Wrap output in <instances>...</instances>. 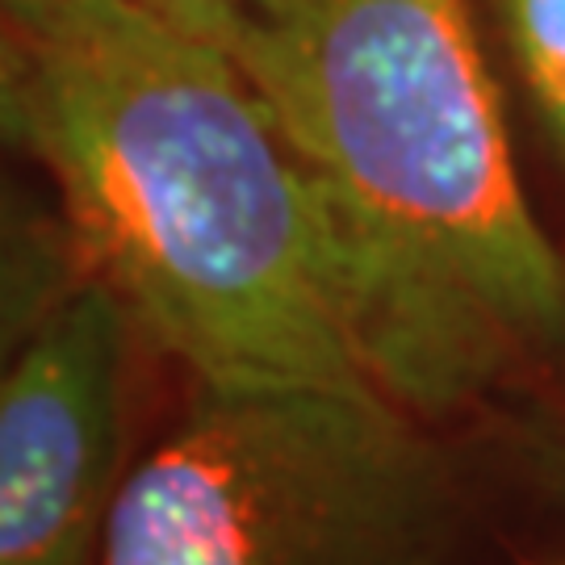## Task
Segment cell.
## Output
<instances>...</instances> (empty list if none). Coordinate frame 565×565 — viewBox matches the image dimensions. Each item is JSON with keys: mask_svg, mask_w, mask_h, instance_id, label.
I'll use <instances>...</instances> for the list:
<instances>
[{"mask_svg": "<svg viewBox=\"0 0 565 565\" xmlns=\"http://www.w3.org/2000/svg\"><path fill=\"white\" fill-rule=\"evenodd\" d=\"M302 160L364 382L452 415L565 343V260L527 202L465 0H264L231 51Z\"/></svg>", "mask_w": 565, "mask_h": 565, "instance_id": "1", "label": "cell"}, {"mask_svg": "<svg viewBox=\"0 0 565 565\" xmlns=\"http://www.w3.org/2000/svg\"><path fill=\"white\" fill-rule=\"evenodd\" d=\"M30 76V160L88 273L214 385L373 390L323 214L243 63L130 0H0Z\"/></svg>", "mask_w": 565, "mask_h": 565, "instance_id": "2", "label": "cell"}, {"mask_svg": "<svg viewBox=\"0 0 565 565\" xmlns=\"http://www.w3.org/2000/svg\"><path fill=\"white\" fill-rule=\"evenodd\" d=\"M445 457L377 390L214 385L135 448L97 565H448Z\"/></svg>", "mask_w": 565, "mask_h": 565, "instance_id": "3", "label": "cell"}, {"mask_svg": "<svg viewBox=\"0 0 565 565\" xmlns=\"http://www.w3.org/2000/svg\"><path fill=\"white\" fill-rule=\"evenodd\" d=\"M118 294L88 281L0 382V565H97L135 457V343Z\"/></svg>", "mask_w": 565, "mask_h": 565, "instance_id": "4", "label": "cell"}, {"mask_svg": "<svg viewBox=\"0 0 565 565\" xmlns=\"http://www.w3.org/2000/svg\"><path fill=\"white\" fill-rule=\"evenodd\" d=\"M0 151V382L84 281L88 260L46 172Z\"/></svg>", "mask_w": 565, "mask_h": 565, "instance_id": "5", "label": "cell"}, {"mask_svg": "<svg viewBox=\"0 0 565 565\" xmlns=\"http://www.w3.org/2000/svg\"><path fill=\"white\" fill-rule=\"evenodd\" d=\"M515 81L565 163V0H490Z\"/></svg>", "mask_w": 565, "mask_h": 565, "instance_id": "6", "label": "cell"}, {"mask_svg": "<svg viewBox=\"0 0 565 565\" xmlns=\"http://www.w3.org/2000/svg\"><path fill=\"white\" fill-rule=\"evenodd\" d=\"M130 4H139L147 13H160L184 30L235 51L243 25L260 13L264 0H130Z\"/></svg>", "mask_w": 565, "mask_h": 565, "instance_id": "7", "label": "cell"}, {"mask_svg": "<svg viewBox=\"0 0 565 565\" xmlns=\"http://www.w3.org/2000/svg\"><path fill=\"white\" fill-rule=\"evenodd\" d=\"M0 151L30 156V76L9 18L0 13Z\"/></svg>", "mask_w": 565, "mask_h": 565, "instance_id": "8", "label": "cell"}, {"mask_svg": "<svg viewBox=\"0 0 565 565\" xmlns=\"http://www.w3.org/2000/svg\"><path fill=\"white\" fill-rule=\"evenodd\" d=\"M553 565H565V562H553Z\"/></svg>", "mask_w": 565, "mask_h": 565, "instance_id": "9", "label": "cell"}]
</instances>
